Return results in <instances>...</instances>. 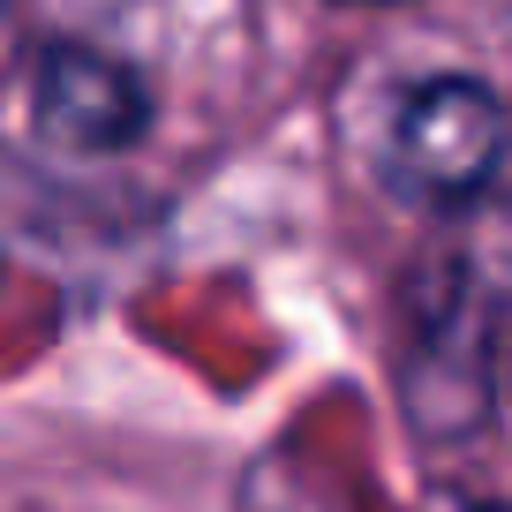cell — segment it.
I'll return each mask as SVG.
<instances>
[{"mask_svg": "<svg viewBox=\"0 0 512 512\" xmlns=\"http://www.w3.org/2000/svg\"><path fill=\"white\" fill-rule=\"evenodd\" d=\"M31 106H38V128L68 151H121L151 121L144 83L128 76L121 61H106L98 46H53L38 61Z\"/></svg>", "mask_w": 512, "mask_h": 512, "instance_id": "2", "label": "cell"}, {"mask_svg": "<svg viewBox=\"0 0 512 512\" xmlns=\"http://www.w3.org/2000/svg\"><path fill=\"white\" fill-rule=\"evenodd\" d=\"M505 159V106L475 76H422L400 91L392 128H384V166L422 204H467L490 189Z\"/></svg>", "mask_w": 512, "mask_h": 512, "instance_id": "1", "label": "cell"}, {"mask_svg": "<svg viewBox=\"0 0 512 512\" xmlns=\"http://www.w3.org/2000/svg\"><path fill=\"white\" fill-rule=\"evenodd\" d=\"M369 8H392V0H369Z\"/></svg>", "mask_w": 512, "mask_h": 512, "instance_id": "3", "label": "cell"}]
</instances>
